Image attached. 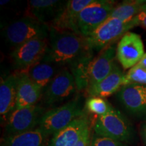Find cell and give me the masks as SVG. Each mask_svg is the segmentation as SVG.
Listing matches in <instances>:
<instances>
[{
    "label": "cell",
    "instance_id": "7402d4cb",
    "mask_svg": "<svg viewBox=\"0 0 146 146\" xmlns=\"http://www.w3.org/2000/svg\"><path fill=\"white\" fill-rule=\"evenodd\" d=\"M85 106L89 112L98 115V116H103L114 110L107 100L100 97H89L85 102Z\"/></svg>",
    "mask_w": 146,
    "mask_h": 146
},
{
    "label": "cell",
    "instance_id": "d4e9b609",
    "mask_svg": "<svg viewBox=\"0 0 146 146\" xmlns=\"http://www.w3.org/2000/svg\"><path fill=\"white\" fill-rule=\"evenodd\" d=\"M90 142V127L87 128L74 146H88Z\"/></svg>",
    "mask_w": 146,
    "mask_h": 146
},
{
    "label": "cell",
    "instance_id": "6da1fadb",
    "mask_svg": "<svg viewBox=\"0 0 146 146\" xmlns=\"http://www.w3.org/2000/svg\"><path fill=\"white\" fill-rule=\"evenodd\" d=\"M49 44L43 60L60 66L74 67L93 59V50L85 37L71 31L57 30L50 27Z\"/></svg>",
    "mask_w": 146,
    "mask_h": 146
},
{
    "label": "cell",
    "instance_id": "ac0fdd59",
    "mask_svg": "<svg viewBox=\"0 0 146 146\" xmlns=\"http://www.w3.org/2000/svg\"><path fill=\"white\" fill-rule=\"evenodd\" d=\"M125 77V74L115 64L114 68L108 76L87 91L90 97L106 98L120 90L124 85Z\"/></svg>",
    "mask_w": 146,
    "mask_h": 146
},
{
    "label": "cell",
    "instance_id": "5b68a950",
    "mask_svg": "<svg viewBox=\"0 0 146 146\" xmlns=\"http://www.w3.org/2000/svg\"><path fill=\"white\" fill-rule=\"evenodd\" d=\"M115 2L107 0H94L81 11L75 22L74 33L86 38L110 16Z\"/></svg>",
    "mask_w": 146,
    "mask_h": 146
},
{
    "label": "cell",
    "instance_id": "2e32d148",
    "mask_svg": "<svg viewBox=\"0 0 146 146\" xmlns=\"http://www.w3.org/2000/svg\"><path fill=\"white\" fill-rule=\"evenodd\" d=\"M18 74L1 78L0 83V116L1 121L6 123L9 116L16 108Z\"/></svg>",
    "mask_w": 146,
    "mask_h": 146
},
{
    "label": "cell",
    "instance_id": "7c38bea8",
    "mask_svg": "<svg viewBox=\"0 0 146 146\" xmlns=\"http://www.w3.org/2000/svg\"><path fill=\"white\" fill-rule=\"evenodd\" d=\"M116 48L112 45L104 49L97 57L93 58L87 70V90L110 74L116 64Z\"/></svg>",
    "mask_w": 146,
    "mask_h": 146
},
{
    "label": "cell",
    "instance_id": "ba28073f",
    "mask_svg": "<svg viewBox=\"0 0 146 146\" xmlns=\"http://www.w3.org/2000/svg\"><path fill=\"white\" fill-rule=\"evenodd\" d=\"M45 112L44 108L38 105L15 108L5 123L6 136L21 134L36 129Z\"/></svg>",
    "mask_w": 146,
    "mask_h": 146
},
{
    "label": "cell",
    "instance_id": "83f0119b",
    "mask_svg": "<svg viewBox=\"0 0 146 146\" xmlns=\"http://www.w3.org/2000/svg\"><path fill=\"white\" fill-rule=\"evenodd\" d=\"M137 64H139L140 66L146 70V53H145V54L143 55V58H141V60L139 61V62Z\"/></svg>",
    "mask_w": 146,
    "mask_h": 146
},
{
    "label": "cell",
    "instance_id": "44dd1931",
    "mask_svg": "<svg viewBox=\"0 0 146 146\" xmlns=\"http://www.w3.org/2000/svg\"><path fill=\"white\" fill-rule=\"evenodd\" d=\"M146 10V1H125L114 7L110 17L129 23L139 14Z\"/></svg>",
    "mask_w": 146,
    "mask_h": 146
},
{
    "label": "cell",
    "instance_id": "277c9868",
    "mask_svg": "<svg viewBox=\"0 0 146 146\" xmlns=\"http://www.w3.org/2000/svg\"><path fill=\"white\" fill-rule=\"evenodd\" d=\"M94 133L125 143H132L135 137L133 127L119 111L114 108L112 112L98 116L95 122Z\"/></svg>",
    "mask_w": 146,
    "mask_h": 146
},
{
    "label": "cell",
    "instance_id": "7a4b0ae2",
    "mask_svg": "<svg viewBox=\"0 0 146 146\" xmlns=\"http://www.w3.org/2000/svg\"><path fill=\"white\" fill-rule=\"evenodd\" d=\"M86 114L80 98L49 110L43 114L38 127L50 137L67 127L74 120Z\"/></svg>",
    "mask_w": 146,
    "mask_h": 146
},
{
    "label": "cell",
    "instance_id": "ffe728a7",
    "mask_svg": "<svg viewBox=\"0 0 146 146\" xmlns=\"http://www.w3.org/2000/svg\"><path fill=\"white\" fill-rule=\"evenodd\" d=\"M49 136L40 128L27 132L6 136L3 139L2 146H48Z\"/></svg>",
    "mask_w": 146,
    "mask_h": 146
},
{
    "label": "cell",
    "instance_id": "30bf717a",
    "mask_svg": "<svg viewBox=\"0 0 146 146\" xmlns=\"http://www.w3.org/2000/svg\"><path fill=\"white\" fill-rule=\"evenodd\" d=\"M144 54L141 36L133 32L124 35L116 47V58L124 69H131L137 64Z\"/></svg>",
    "mask_w": 146,
    "mask_h": 146
},
{
    "label": "cell",
    "instance_id": "3957f363",
    "mask_svg": "<svg viewBox=\"0 0 146 146\" xmlns=\"http://www.w3.org/2000/svg\"><path fill=\"white\" fill-rule=\"evenodd\" d=\"M50 27L30 16L19 18L10 23L3 31L5 41L14 50L26 42L36 38H48Z\"/></svg>",
    "mask_w": 146,
    "mask_h": 146
},
{
    "label": "cell",
    "instance_id": "4fadbf2b",
    "mask_svg": "<svg viewBox=\"0 0 146 146\" xmlns=\"http://www.w3.org/2000/svg\"><path fill=\"white\" fill-rule=\"evenodd\" d=\"M89 127L90 120L88 116L86 114L80 116L52 135L48 146H74Z\"/></svg>",
    "mask_w": 146,
    "mask_h": 146
},
{
    "label": "cell",
    "instance_id": "9a60e30c",
    "mask_svg": "<svg viewBox=\"0 0 146 146\" xmlns=\"http://www.w3.org/2000/svg\"><path fill=\"white\" fill-rule=\"evenodd\" d=\"M94 0H70L66 3L61 12L51 24L50 27L57 30L74 32L75 22L78 14Z\"/></svg>",
    "mask_w": 146,
    "mask_h": 146
},
{
    "label": "cell",
    "instance_id": "d6986e66",
    "mask_svg": "<svg viewBox=\"0 0 146 146\" xmlns=\"http://www.w3.org/2000/svg\"><path fill=\"white\" fill-rule=\"evenodd\" d=\"M60 67L56 64L43 59L22 72L27 74L35 85L44 91L51 81L61 70Z\"/></svg>",
    "mask_w": 146,
    "mask_h": 146
},
{
    "label": "cell",
    "instance_id": "cb8c5ba5",
    "mask_svg": "<svg viewBox=\"0 0 146 146\" xmlns=\"http://www.w3.org/2000/svg\"><path fill=\"white\" fill-rule=\"evenodd\" d=\"M90 146H128V145L123 142L94 133L90 141Z\"/></svg>",
    "mask_w": 146,
    "mask_h": 146
},
{
    "label": "cell",
    "instance_id": "52a82bcc",
    "mask_svg": "<svg viewBox=\"0 0 146 146\" xmlns=\"http://www.w3.org/2000/svg\"><path fill=\"white\" fill-rule=\"evenodd\" d=\"M77 88L75 78L68 69H62L58 72L43 94V102L45 106L54 107L70 99Z\"/></svg>",
    "mask_w": 146,
    "mask_h": 146
},
{
    "label": "cell",
    "instance_id": "f1b7e54d",
    "mask_svg": "<svg viewBox=\"0 0 146 146\" xmlns=\"http://www.w3.org/2000/svg\"><path fill=\"white\" fill-rule=\"evenodd\" d=\"M145 12H146V10H145Z\"/></svg>",
    "mask_w": 146,
    "mask_h": 146
},
{
    "label": "cell",
    "instance_id": "8fae6325",
    "mask_svg": "<svg viewBox=\"0 0 146 146\" xmlns=\"http://www.w3.org/2000/svg\"><path fill=\"white\" fill-rule=\"evenodd\" d=\"M116 96L128 112L137 118L146 119V85H123Z\"/></svg>",
    "mask_w": 146,
    "mask_h": 146
},
{
    "label": "cell",
    "instance_id": "e0dca14e",
    "mask_svg": "<svg viewBox=\"0 0 146 146\" xmlns=\"http://www.w3.org/2000/svg\"><path fill=\"white\" fill-rule=\"evenodd\" d=\"M43 90L33 82L27 74H18L16 108L36 105L43 97Z\"/></svg>",
    "mask_w": 146,
    "mask_h": 146
},
{
    "label": "cell",
    "instance_id": "5bb4252c",
    "mask_svg": "<svg viewBox=\"0 0 146 146\" xmlns=\"http://www.w3.org/2000/svg\"><path fill=\"white\" fill-rule=\"evenodd\" d=\"M66 2L58 0H31L28 1L29 16L50 27Z\"/></svg>",
    "mask_w": 146,
    "mask_h": 146
},
{
    "label": "cell",
    "instance_id": "603a6c76",
    "mask_svg": "<svg viewBox=\"0 0 146 146\" xmlns=\"http://www.w3.org/2000/svg\"><path fill=\"white\" fill-rule=\"evenodd\" d=\"M127 84H138L146 85V70L139 64L131 68L125 74L124 85Z\"/></svg>",
    "mask_w": 146,
    "mask_h": 146
},
{
    "label": "cell",
    "instance_id": "484cf974",
    "mask_svg": "<svg viewBox=\"0 0 146 146\" xmlns=\"http://www.w3.org/2000/svg\"><path fill=\"white\" fill-rule=\"evenodd\" d=\"M135 26H141L146 29V12H141L132 20Z\"/></svg>",
    "mask_w": 146,
    "mask_h": 146
},
{
    "label": "cell",
    "instance_id": "9c48e42d",
    "mask_svg": "<svg viewBox=\"0 0 146 146\" xmlns=\"http://www.w3.org/2000/svg\"><path fill=\"white\" fill-rule=\"evenodd\" d=\"M48 44L47 38H36L19 45L11 54L14 65L23 72L41 62L46 55Z\"/></svg>",
    "mask_w": 146,
    "mask_h": 146
},
{
    "label": "cell",
    "instance_id": "8992f818",
    "mask_svg": "<svg viewBox=\"0 0 146 146\" xmlns=\"http://www.w3.org/2000/svg\"><path fill=\"white\" fill-rule=\"evenodd\" d=\"M135 27L136 26L133 21L124 23L117 18L109 17L85 39L93 51H102L112 45Z\"/></svg>",
    "mask_w": 146,
    "mask_h": 146
},
{
    "label": "cell",
    "instance_id": "4316f807",
    "mask_svg": "<svg viewBox=\"0 0 146 146\" xmlns=\"http://www.w3.org/2000/svg\"><path fill=\"white\" fill-rule=\"evenodd\" d=\"M141 135L142 139H143V143L146 146V122L142 125L141 130Z\"/></svg>",
    "mask_w": 146,
    "mask_h": 146
}]
</instances>
